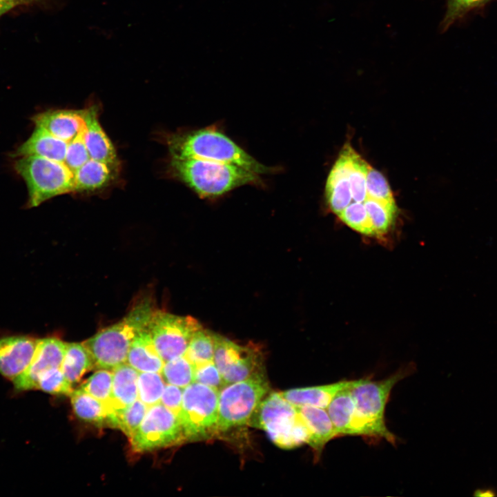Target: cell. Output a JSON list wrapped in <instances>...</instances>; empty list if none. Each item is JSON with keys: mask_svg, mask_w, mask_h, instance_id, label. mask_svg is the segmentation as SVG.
<instances>
[{"mask_svg": "<svg viewBox=\"0 0 497 497\" xmlns=\"http://www.w3.org/2000/svg\"><path fill=\"white\" fill-rule=\"evenodd\" d=\"M168 145L172 158L199 159L231 164L259 175L277 170L274 167L260 163L215 127L173 135L168 139Z\"/></svg>", "mask_w": 497, "mask_h": 497, "instance_id": "cell-1", "label": "cell"}, {"mask_svg": "<svg viewBox=\"0 0 497 497\" xmlns=\"http://www.w3.org/2000/svg\"><path fill=\"white\" fill-rule=\"evenodd\" d=\"M155 310L150 298H139L120 321L84 341L82 344L91 356L94 369L113 370L126 363L133 340L148 328Z\"/></svg>", "mask_w": 497, "mask_h": 497, "instance_id": "cell-2", "label": "cell"}, {"mask_svg": "<svg viewBox=\"0 0 497 497\" xmlns=\"http://www.w3.org/2000/svg\"><path fill=\"white\" fill-rule=\"evenodd\" d=\"M175 175L200 197L222 195L244 185H261L260 175L236 165L199 159L172 158Z\"/></svg>", "mask_w": 497, "mask_h": 497, "instance_id": "cell-3", "label": "cell"}, {"mask_svg": "<svg viewBox=\"0 0 497 497\" xmlns=\"http://www.w3.org/2000/svg\"><path fill=\"white\" fill-rule=\"evenodd\" d=\"M413 370L402 368L381 380L367 378L351 380L349 389L355 411L351 429L357 435L379 437L385 440L392 438L384 420V410L393 387Z\"/></svg>", "mask_w": 497, "mask_h": 497, "instance_id": "cell-4", "label": "cell"}, {"mask_svg": "<svg viewBox=\"0 0 497 497\" xmlns=\"http://www.w3.org/2000/svg\"><path fill=\"white\" fill-rule=\"evenodd\" d=\"M249 425L266 431L270 439L282 449H293L309 442V433L297 408L281 393L266 396L252 415Z\"/></svg>", "mask_w": 497, "mask_h": 497, "instance_id": "cell-5", "label": "cell"}, {"mask_svg": "<svg viewBox=\"0 0 497 497\" xmlns=\"http://www.w3.org/2000/svg\"><path fill=\"white\" fill-rule=\"evenodd\" d=\"M14 168L25 182L28 208L58 195L75 191L74 173L64 162L37 156L20 157Z\"/></svg>", "mask_w": 497, "mask_h": 497, "instance_id": "cell-6", "label": "cell"}, {"mask_svg": "<svg viewBox=\"0 0 497 497\" xmlns=\"http://www.w3.org/2000/svg\"><path fill=\"white\" fill-rule=\"evenodd\" d=\"M269 391L264 372L224 387L219 392L217 434L248 425Z\"/></svg>", "mask_w": 497, "mask_h": 497, "instance_id": "cell-7", "label": "cell"}, {"mask_svg": "<svg viewBox=\"0 0 497 497\" xmlns=\"http://www.w3.org/2000/svg\"><path fill=\"white\" fill-rule=\"evenodd\" d=\"M219 392L195 382L184 388L178 418L186 441L204 440L218 435Z\"/></svg>", "mask_w": 497, "mask_h": 497, "instance_id": "cell-8", "label": "cell"}, {"mask_svg": "<svg viewBox=\"0 0 497 497\" xmlns=\"http://www.w3.org/2000/svg\"><path fill=\"white\" fill-rule=\"evenodd\" d=\"M130 441L135 452L142 453L177 445L186 440L177 416L159 402L148 407Z\"/></svg>", "mask_w": 497, "mask_h": 497, "instance_id": "cell-9", "label": "cell"}, {"mask_svg": "<svg viewBox=\"0 0 497 497\" xmlns=\"http://www.w3.org/2000/svg\"><path fill=\"white\" fill-rule=\"evenodd\" d=\"M201 324L191 316H179L156 309L148 329L155 347L164 360L184 355L188 344Z\"/></svg>", "mask_w": 497, "mask_h": 497, "instance_id": "cell-10", "label": "cell"}, {"mask_svg": "<svg viewBox=\"0 0 497 497\" xmlns=\"http://www.w3.org/2000/svg\"><path fill=\"white\" fill-rule=\"evenodd\" d=\"M213 343V362L225 386L263 372L262 353L255 344L242 346L216 333Z\"/></svg>", "mask_w": 497, "mask_h": 497, "instance_id": "cell-11", "label": "cell"}, {"mask_svg": "<svg viewBox=\"0 0 497 497\" xmlns=\"http://www.w3.org/2000/svg\"><path fill=\"white\" fill-rule=\"evenodd\" d=\"M66 342L56 337L38 338L36 349L27 368L12 382L18 391L37 389L39 378L48 370L61 368Z\"/></svg>", "mask_w": 497, "mask_h": 497, "instance_id": "cell-12", "label": "cell"}, {"mask_svg": "<svg viewBox=\"0 0 497 497\" xmlns=\"http://www.w3.org/2000/svg\"><path fill=\"white\" fill-rule=\"evenodd\" d=\"M37 339L28 335L0 338V373L12 381L30 364Z\"/></svg>", "mask_w": 497, "mask_h": 497, "instance_id": "cell-13", "label": "cell"}, {"mask_svg": "<svg viewBox=\"0 0 497 497\" xmlns=\"http://www.w3.org/2000/svg\"><path fill=\"white\" fill-rule=\"evenodd\" d=\"M84 110H50L37 113L31 119L36 127L70 142L86 124Z\"/></svg>", "mask_w": 497, "mask_h": 497, "instance_id": "cell-14", "label": "cell"}, {"mask_svg": "<svg viewBox=\"0 0 497 497\" xmlns=\"http://www.w3.org/2000/svg\"><path fill=\"white\" fill-rule=\"evenodd\" d=\"M84 117L86 124L85 143L90 159L117 166L115 148L99 122L97 109L95 106L84 109Z\"/></svg>", "mask_w": 497, "mask_h": 497, "instance_id": "cell-15", "label": "cell"}, {"mask_svg": "<svg viewBox=\"0 0 497 497\" xmlns=\"http://www.w3.org/2000/svg\"><path fill=\"white\" fill-rule=\"evenodd\" d=\"M309 433L308 445L318 458L326 444L338 435L325 409L311 406H295Z\"/></svg>", "mask_w": 497, "mask_h": 497, "instance_id": "cell-16", "label": "cell"}, {"mask_svg": "<svg viewBox=\"0 0 497 497\" xmlns=\"http://www.w3.org/2000/svg\"><path fill=\"white\" fill-rule=\"evenodd\" d=\"M138 373L135 369L126 362L113 369L111 397L106 407L108 418L113 413L129 406L137 399Z\"/></svg>", "mask_w": 497, "mask_h": 497, "instance_id": "cell-17", "label": "cell"}, {"mask_svg": "<svg viewBox=\"0 0 497 497\" xmlns=\"http://www.w3.org/2000/svg\"><path fill=\"white\" fill-rule=\"evenodd\" d=\"M68 142L36 127L31 135L12 153L14 157L37 156L64 162Z\"/></svg>", "mask_w": 497, "mask_h": 497, "instance_id": "cell-18", "label": "cell"}, {"mask_svg": "<svg viewBox=\"0 0 497 497\" xmlns=\"http://www.w3.org/2000/svg\"><path fill=\"white\" fill-rule=\"evenodd\" d=\"M126 363L138 372L161 373L165 362L158 353L148 328L139 332L133 340Z\"/></svg>", "mask_w": 497, "mask_h": 497, "instance_id": "cell-19", "label": "cell"}, {"mask_svg": "<svg viewBox=\"0 0 497 497\" xmlns=\"http://www.w3.org/2000/svg\"><path fill=\"white\" fill-rule=\"evenodd\" d=\"M351 380H343L328 384L295 388L281 392L282 396L295 406H311L327 409L330 402Z\"/></svg>", "mask_w": 497, "mask_h": 497, "instance_id": "cell-20", "label": "cell"}, {"mask_svg": "<svg viewBox=\"0 0 497 497\" xmlns=\"http://www.w3.org/2000/svg\"><path fill=\"white\" fill-rule=\"evenodd\" d=\"M116 167L89 159L74 172L75 191H93L105 186L115 176Z\"/></svg>", "mask_w": 497, "mask_h": 497, "instance_id": "cell-21", "label": "cell"}, {"mask_svg": "<svg viewBox=\"0 0 497 497\" xmlns=\"http://www.w3.org/2000/svg\"><path fill=\"white\" fill-rule=\"evenodd\" d=\"M75 415L81 420L97 426H106L108 411L99 400L79 387L70 395Z\"/></svg>", "mask_w": 497, "mask_h": 497, "instance_id": "cell-22", "label": "cell"}, {"mask_svg": "<svg viewBox=\"0 0 497 497\" xmlns=\"http://www.w3.org/2000/svg\"><path fill=\"white\" fill-rule=\"evenodd\" d=\"M92 369V360L83 344L66 343L61 369L71 384L78 382L88 371Z\"/></svg>", "mask_w": 497, "mask_h": 497, "instance_id": "cell-23", "label": "cell"}, {"mask_svg": "<svg viewBox=\"0 0 497 497\" xmlns=\"http://www.w3.org/2000/svg\"><path fill=\"white\" fill-rule=\"evenodd\" d=\"M350 383L335 395L326 409L338 436L347 435L355 411V405L349 389Z\"/></svg>", "mask_w": 497, "mask_h": 497, "instance_id": "cell-24", "label": "cell"}, {"mask_svg": "<svg viewBox=\"0 0 497 497\" xmlns=\"http://www.w3.org/2000/svg\"><path fill=\"white\" fill-rule=\"evenodd\" d=\"M148 407L139 399L113 413L108 418L107 425L121 430L131 439L141 425Z\"/></svg>", "mask_w": 497, "mask_h": 497, "instance_id": "cell-25", "label": "cell"}, {"mask_svg": "<svg viewBox=\"0 0 497 497\" xmlns=\"http://www.w3.org/2000/svg\"><path fill=\"white\" fill-rule=\"evenodd\" d=\"M195 371V366L183 355L165 362L161 374L167 384L184 389L194 382Z\"/></svg>", "mask_w": 497, "mask_h": 497, "instance_id": "cell-26", "label": "cell"}, {"mask_svg": "<svg viewBox=\"0 0 497 497\" xmlns=\"http://www.w3.org/2000/svg\"><path fill=\"white\" fill-rule=\"evenodd\" d=\"M213 333L202 328L193 335L184 353L195 367L213 360Z\"/></svg>", "mask_w": 497, "mask_h": 497, "instance_id": "cell-27", "label": "cell"}, {"mask_svg": "<svg viewBox=\"0 0 497 497\" xmlns=\"http://www.w3.org/2000/svg\"><path fill=\"white\" fill-rule=\"evenodd\" d=\"M165 387L161 373L139 372L137 378L138 399L148 407L160 402Z\"/></svg>", "mask_w": 497, "mask_h": 497, "instance_id": "cell-28", "label": "cell"}, {"mask_svg": "<svg viewBox=\"0 0 497 497\" xmlns=\"http://www.w3.org/2000/svg\"><path fill=\"white\" fill-rule=\"evenodd\" d=\"M113 372L99 369L89 377L80 387L101 401L105 407L108 404L112 393Z\"/></svg>", "mask_w": 497, "mask_h": 497, "instance_id": "cell-29", "label": "cell"}, {"mask_svg": "<svg viewBox=\"0 0 497 497\" xmlns=\"http://www.w3.org/2000/svg\"><path fill=\"white\" fill-rule=\"evenodd\" d=\"M55 395L70 396L73 391L72 384L64 376L61 368L46 371L39 378L37 389Z\"/></svg>", "mask_w": 497, "mask_h": 497, "instance_id": "cell-30", "label": "cell"}, {"mask_svg": "<svg viewBox=\"0 0 497 497\" xmlns=\"http://www.w3.org/2000/svg\"><path fill=\"white\" fill-rule=\"evenodd\" d=\"M86 124L84 125L77 135L68 143L64 164L73 173L90 159L85 143Z\"/></svg>", "mask_w": 497, "mask_h": 497, "instance_id": "cell-31", "label": "cell"}, {"mask_svg": "<svg viewBox=\"0 0 497 497\" xmlns=\"http://www.w3.org/2000/svg\"><path fill=\"white\" fill-rule=\"evenodd\" d=\"M489 0H447V12L442 21V28H448L469 10Z\"/></svg>", "mask_w": 497, "mask_h": 497, "instance_id": "cell-32", "label": "cell"}, {"mask_svg": "<svg viewBox=\"0 0 497 497\" xmlns=\"http://www.w3.org/2000/svg\"><path fill=\"white\" fill-rule=\"evenodd\" d=\"M194 382L220 391L225 384L213 360L195 367Z\"/></svg>", "mask_w": 497, "mask_h": 497, "instance_id": "cell-33", "label": "cell"}, {"mask_svg": "<svg viewBox=\"0 0 497 497\" xmlns=\"http://www.w3.org/2000/svg\"><path fill=\"white\" fill-rule=\"evenodd\" d=\"M183 390V388L176 385L166 384L159 402L171 410L177 417L182 407Z\"/></svg>", "mask_w": 497, "mask_h": 497, "instance_id": "cell-34", "label": "cell"}, {"mask_svg": "<svg viewBox=\"0 0 497 497\" xmlns=\"http://www.w3.org/2000/svg\"><path fill=\"white\" fill-rule=\"evenodd\" d=\"M474 495L480 497H489L496 495L495 491L491 489H479L475 491Z\"/></svg>", "mask_w": 497, "mask_h": 497, "instance_id": "cell-35", "label": "cell"}, {"mask_svg": "<svg viewBox=\"0 0 497 497\" xmlns=\"http://www.w3.org/2000/svg\"><path fill=\"white\" fill-rule=\"evenodd\" d=\"M14 6L5 0H0V16L12 9Z\"/></svg>", "mask_w": 497, "mask_h": 497, "instance_id": "cell-36", "label": "cell"}, {"mask_svg": "<svg viewBox=\"0 0 497 497\" xmlns=\"http://www.w3.org/2000/svg\"><path fill=\"white\" fill-rule=\"evenodd\" d=\"M11 3H12L14 6L21 5V4H27L39 0H5Z\"/></svg>", "mask_w": 497, "mask_h": 497, "instance_id": "cell-37", "label": "cell"}]
</instances>
